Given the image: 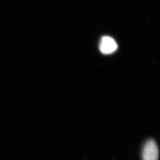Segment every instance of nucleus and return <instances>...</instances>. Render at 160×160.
Listing matches in <instances>:
<instances>
[{
    "label": "nucleus",
    "mask_w": 160,
    "mask_h": 160,
    "mask_svg": "<svg viewBox=\"0 0 160 160\" xmlns=\"http://www.w3.org/2000/svg\"><path fill=\"white\" fill-rule=\"evenodd\" d=\"M159 152L157 145L153 140H149L143 147V160H158Z\"/></svg>",
    "instance_id": "1"
},
{
    "label": "nucleus",
    "mask_w": 160,
    "mask_h": 160,
    "mask_svg": "<svg viewBox=\"0 0 160 160\" xmlns=\"http://www.w3.org/2000/svg\"><path fill=\"white\" fill-rule=\"evenodd\" d=\"M100 50L103 54L109 55L116 51L118 45L115 40L109 36L103 37L100 43Z\"/></svg>",
    "instance_id": "2"
}]
</instances>
